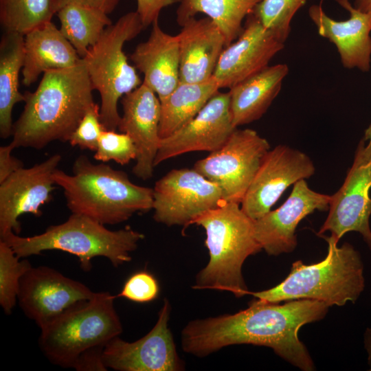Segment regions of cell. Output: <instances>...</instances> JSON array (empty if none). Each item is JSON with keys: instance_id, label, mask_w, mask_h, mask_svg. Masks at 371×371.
<instances>
[{"instance_id": "6da1fadb", "label": "cell", "mask_w": 371, "mask_h": 371, "mask_svg": "<svg viewBox=\"0 0 371 371\" xmlns=\"http://www.w3.org/2000/svg\"><path fill=\"white\" fill-rule=\"evenodd\" d=\"M329 307L309 299L282 304L255 299L247 308L236 313L190 322L181 332L182 349L204 357L232 345L266 346L300 370L312 371L313 361L298 331L305 324L324 319Z\"/></svg>"}, {"instance_id": "7a4b0ae2", "label": "cell", "mask_w": 371, "mask_h": 371, "mask_svg": "<svg viewBox=\"0 0 371 371\" xmlns=\"http://www.w3.org/2000/svg\"><path fill=\"white\" fill-rule=\"evenodd\" d=\"M82 60L72 67L43 73L34 92L27 91L23 111L13 124L14 148L41 149L54 141L68 142L84 115L95 103Z\"/></svg>"}, {"instance_id": "3957f363", "label": "cell", "mask_w": 371, "mask_h": 371, "mask_svg": "<svg viewBox=\"0 0 371 371\" xmlns=\"http://www.w3.org/2000/svg\"><path fill=\"white\" fill-rule=\"evenodd\" d=\"M54 179L72 214L104 225L124 222L137 212L153 209V188L136 185L125 172L93 164L85 155L76 159L71 175L57 168Z\"/></svg>"}, {"instance_id": "277c9868", "label": "cell", "mask_w": 371, "mask_h": 371, "mask_svg": "<svg viewBox=\"0 0 371 371\" xmlns=\"http://www.w3.org/2000/svg\"><path fill=\"white\" fill-rule=\"evenodd\" d=\"M192 224L204 229L210 255L207 265L196 274L192 288L228 291L236 297L249 294L242 267L249 256L262 249L255 236L254 221L240 203L223 201Z\"/></svg>"}, {"instance_id": "5b68a950", "label": "cell", "mask_w": 371, "mask_h": 371, "mask_svg": "<svg viewBox=\"0 0 371 371\" xmlns=\"http://www.w3.org/2000/svg\"><path fill=\"white\" fill-rule=\"evenodd\" d=\"M322 237L328 243L324 260L311 265L297 260L280 284L249 294L258 300L271 303L299 299L315 300L329 306L355 303L365 289L361 255L348 243L338 247V241L333 237Z\"/></svg>"}, {"instance_id": "8992f818", "label": "cell", "mask_w": 371, "mask_h": 371, "mask_svg": "<svg viewBox=\"0 0 371 371\" xmlns=\"http://www.w3.org/2000/svg\"><path fill=\"white\" fill-rule=\"evenodd\" d=\"M144 235L131 227L113 231L82 214H72L63 223L51 225L41 234L22 237L10 232L1 238L19 258L40 254L46 250H60L76 256L82 269L89 271L95 257L109 260L113 266L131 260Z\"/></svg>"}, {"instance_id": "52a82bcc", "label": "cell", "mask_w": 371, "mask_h": 371, "mask_svg": "<svg viewBox=\"0 0 371 371\" xmlns=\"http://www.w3.org/2000/svg\"><path fill=\"white\" fill-rule=\"evenodd\" d=\"M116 296L98 292L89 300L62 314L41 329L39 346L54 364L74 368L80 355L105 347L122 331L114 306Z\"/></svg>"}, {"instance_id": "ba28073f", "label": "cell", "mask_w": 371, "mask_h": 371, "mask_svg": "<svg viewBox=\"0 0 371 371\" xmlns=\"http://www.w3.org/2000/svg\"><path fill=\"white\" fill-rule=\"evenodd\" d=\"M144 28L136 11L128 12L108 26L82 58L93 89L99 92L100 119L106 130L117 129L121 117L119 100L143 82L123 48Z\"/></svg>"}, {"instance_id": "9c48e42d", "label": "cell", "mask_w": 371, "mask_h": 371, "mask_svg": "<svg viewBox=\"0 0 371 371\" xmlns=\"http://www.w3.org/2000/svg\"><path fill=\"white\" fill-rule=\"evenodd\" d=\"M269 150L268 141L256 131L237 128L193 168L219 187L223 201L241 203Z\"/></svg>"}, {"instance_id": "30bf717a", "label": "cell", "mask_w": 371, "mask_h": 371, "mask_svg": "<svg viewBox=\"0 0 371 371\" xmlns=\"http://www.w3.org/2000/svg\"><path fill=\"white\" fill-rule=\"evenodd\" d=\"M370 188L371 144L362 138L342 186L330 196L328 214L317 235L330 232L339 242L349 232H359L371 251Z\"/></svg>"}, {"instance_id": "8fae6325", "label": "cell", "mask_w": 371, "mask_h": 371, "mask_svg": "<svg viewBox=\"0 0 371 371\" xmlns=\"http://www.w3.org/2000/svg\"><path fill=\"white\" fill-rule=\"evenodd\" d=\"M223 202L219 187L196 170L173 169L155 183L153 218L167 226L185 228Z\"/></svg>"}, {"instance_id": "7c38bea8", "label": "cell", "mask_w": 371, "mask_h": 371, "mask_svg": "<svg viewBox=\"0 0 371 371\" xmlns=\"http://www.w3.org/2000/svg\"><path fill=\"white\" fill-rule=\"evenodd\" d=\"M95 294L54 269L32 267L20 280L17 302L24 314L41 329Z\"/></svg>"}, {"instance_id": "4fadbf2b", "label": "cell", "mask_w": 371, "mask_h": 371, "mask_svg": "<svg viewBox=\"0 0 371 371\" xmlns=\"http://www.w3.org/2000/svg\"><path fill=\"white\" fill-rule=\"evenodd\" d=\"M170 311V304L165 299L155 325L145 336L133 342L119 336L110 340L102 355L106 368L118 371L183 370L184 363L168 327Z\"/></svg>"}, {"instance_id": "5bb4252c", "label": "cell", "mask_w": 371, "mask_h": 371, "mask_svg": "<svg viewBox=\"0 0 371 371\" xmlns=\"http://www.w3.org/2000/svg\"><path fill=\"white\" fill-rule=\"evenodd\" d=\"M313 161L304 153L286 145L269 150L241 202L244 212L254 221L268 213L292 184L312 177Z\"/></svg>"}, {"instance_id": "9a60e30c", "label": "cell", "mask_w": 371, "mask_h": 371, "mask_svg": "<svg viewBox=\"0 0 371 371\" xmlns=\"http://www.w3.org/2000/svg\"><path fill=\"white\" fill-rule=\"evenodd\" d=\"M60 160L61 156L55 154L31 168L16 170L0 183V238L10 232L19 234L22 214H42L40 207L52 200L54 174Z\"/></svg>"}, {"instance_id": "2e32d148", "label": "cell", "mask_w": 371, "mask_h": 371, "mask_svg": "<svg viewBox=\"0 0 371 371\" xmlns=\"http://www.w3.org/2000/svg\"><path fill=\"white\" fill-rule=\"evenodd\" d=\"M330 196L311 190L306 179L293 184L290 195L280 207L254 221L255 236L262 249L271 256L294 251L300 222L315 210H328Z\"/></svg>"}, {"instance_id": "e0dca14e", "label": "cell", "mask_w": 371, "mask_h": 371, "mask_svg": "<svg viewBox=\"0 0 371 371\" xmlns=\"http://www.w3.org/2000/svg\"><path fill=\"white\" fill-rule=\"evenodd\" d=\"M236 128L232 121L229 92L218 91L192 120L161 139L155 166L189 152L214 151L226 142Z\"/></svg>"}, {"instance_id": "ac0fdd59", "label": "cell", "mask_w": 371, "mask_h": 371, "mask_svg": "<svg viewBox=\"0 0 371 371\" xmlns=\"http://www.w3.org/2000/svg\"><path fill=\"white\" fill-rule=\"evenodd\" d=\"M284 47L251 12L238 37L223 49L213 77L220 89H231L269 66Z\"/></svg>"}, {"instance_id": "d6986e66", "label": "cell", "mask_w": 371, "mask_h": 371, "mask_svg": "<svg viewBox=\"0 0 371 371\" xmlns=\"http://www.w3.org/2000/svg\"><path fill=\"white\" fill-rule=\"evenodd\" d=\"M122 115L117 126L127 134L137 150L133 174L142 180L153 175L155 159L160 145L161 102L157 94L143 82L121 99Z\"/></svg>"}, {"instance_id": "ffe728a7", "label": "cell", "mask_w": 371, "mask_h": 371, "mask_svg": "<svg viewBox=\"0 0 371 371\" xmlns=\"http://www.w3.org/2000/svg\"><path fill=\"white\" fill-rule=\"evenodd\" d=\"M350 13L346 21H335L324 11L322 3L313 5L308 15L319 36L337 47L342 65L367 72L371 61V15L352 6L349 0H336Z\"/></svg>"}, {"instance_id": "44dd1931", "label": "cell", "mask_w": 371, "mask_h": 371, "mask_svg": "<svg viewBox=\"0 0 371 371\" xmlns=\"http://www.w3.org/2000/svg\"><path fill=\"white\" fill-rule=\"evenodd\" d=\"M181 82H199L213 76L219 57L226 47L224 36L209 18H192L177 34Z\"/></svg>"}, {"instance_id": "7402d4cb", "label": "cell", "mask_w": 371, "mask_h": 371, "mask_svg": "<svg viewBox=\"0 0 371 371\" xmlns=\"http://www.w3.org/2000/svg\"><path fill=\"white\" fill-rule=\"evenodd\" d=\"M130 59L144 74L143 82L157 94L160 101L180 82L178 36L162 30L158 20L152 24L147 41L137 45Z\"/></svg>"}, {"instance_id": "603a6c76", "label": "cell", "mask_w": 371, "mask_h": 371, "mask_svg": "<svg viewBox=\"0 0 371 371\" xmlns=\"http://www.w3.org/2000/svg\"><path fill=\"white\" fill-rule=\"evenodd\" d=\"M81 60L60 29L47 22L24 35L23 84L28 87L46 71L72 67Z\"/></svg>"}, {"instance_id": "cb8c5ba5", "label": "cell", "mask_w": 371, "mask_h": 371, "mask_svg": "<svg viewBox=\"0 0 371 371\" xmlns=\"http://www.w3.org/2000/svg\"><path fill=\"white\" fill-rule=\"evenodd\" d=\"M288 72L286 64L269 65L229 89V110L236 128L262 117L280 93Z\"/></svg>"}, {"instance_id": "d4e9b609", "label": "cell", "mask_w": 371, "mask_h": 371, "mask_svg": "<svg viewBox=\"0 0 371 371\" xmlns=\"http://www.w3.org/2000/svg\"><path fill=\"white\" fill-rule=\"evenodd\" d=\"M220 89L213 76L203 82H180L160 101V137L171 135L192 120Z\"/></svg>"}, {"instance_id": "484cf974", "label": "cell", "mask_w": 371, "mask_h": 371, "mask_svg": "<svg viewBox=\"0 0 371 371\" xmlns=\"http://www.w3.org/2000/svg\"><path fill=\"white\" fill-rule=\"evenodd\" d=\"M24 63V35L4 32L0 42V135H12L14 105L25 101L19 91V77Z\"/></svg>"}, {"instance_id": "4316f807", "label": "cell", "mask_w": 371, "mask_h": 371, "mask_svg": "<svg viewBox=\"0 0 371 371\" xmlns=\"http://www.w3.org/2000/svg\"><path fill=\"white\" fill-rule=\"evenodd\" d=\"M262 0H179L177 21L182 26L198 13L207 15L220 29L226 46L241 33L243 21Z\"/></svg>"}, {"instance_id": "83f0119b", "label": "cell", "mask_w": 371, "mask_h": 371, "mask_svg": "<svg viewBox=\"0 0 371 371\" xmlns=\"http://www.w3.org/2000/svg\"><path fill=\"white\" fill-rule=\"evenodd\" d=\"M56 14L60 22V32L81 58L112 24L107 14L80 4H68Z\"/></svg>"}, {"instance_id": "f1b7e54d", "label": "cell", "mask_w": 371, "mask_h": 371, "mask_svg": "<svg viewBox=\"0 0 371 371\" xmlns=\"http://www.w3.org/2000/svg\"><path fill=\"white\" fill-rule=\"evenodd\" d=\"M53 0H0V23L4 32L26 34L52 21Z\"/></svg>"}, {"instance_id": "f546056e", "label": "cell", "mask_w": 371, "mask_h": 371, "mask_svg": "<svg viewBox=\"0 0 371 371\" xmlns=\"http://www.w3.org/2000/svg\"><path fill=\"white\" fill-rule=\"evenodd\" d=\"M32 267L28 260H20L11 247L0 240V304L5 314L12 313L17 302L20 280Z\"/></svg>"}, {"instance_id": "4dcf8cb0", "label": "cell", "mask_w": 371, "mask_h": 371, "mask_svg": "<svg viewBox=\"0 0 371 371\" xmlns=\"http://www.w3.org/2000/svg\"><path fill=\"white\" fill-rule=\"evenodd\" d=\"M306 0H262L252 13L280 42L284 44L291 32V22Z\"/></svg>"}, {"instance_id": "1f68e13d", "label": "cell", "mask_w": 371, "mask_h": 371, "mask_svg": "<svg viewBox=\"0 0 371 371\" xmlns=\"http://www.w3.org/2000/svg\"><path fill=\"white\" fill-rule=\"evenodd\" d=\"M137 156L133 139L124 133L104 130L102 132L93 157L102 162L113 160L124 166Z\"/></svg>"}, {"instance_id": "d6a6232c", "label": "cell", "mask_w": 371, "mask_h": 371, "mask_svg": "<svg viewBox=\"0 0 371 371\" xmlns=\"http://www.w3.org/2000/svg\"><path fill=\"white\" fill-rule=\"evenodd\" d=\"M100 107L94 103L86 112L69 139L72 146L95 151L102 132L105 129L100 119Z\"/></svg>"}, {"instance_id": "836d02e7", "label": "cell", "mask_w": 371, "mask_h": 371, "mask_svg": "<svg viewBox=\"0 0 371 371\" xmlns=\"http://www.w3.org/2000/svg\"><path fill=\"white\" fill-rule=\"evenodd\" d=\"M159 293V285L155 277L147 271H139L126 280L116 297L137 303H146L155 300Z\"/></svg>"}, {"instance_id": "e575fe53", "label": "cell", "mask_w": 371, "mask_h": 371, "mask_svg": "<svg viewBox=\"0 0 371 371\" xmlns=\"http://www.w3.org/2000/svg\"><path fill=\"white\" fill-rule=\"evenodd\" d=\"M177 0H137V12L141 21L146 27L152 25L158 17L161 10L177 2Z\"/></svg>"}, {"instance_id": "d590c367", "label": "cell", "mask_w": 371, "mask_h": 371, "mask_svg": "<svg viewBox=\"0 0 371 371\" xmlns=\"http://www.w3.org/2000/svg\"><path fill=\"white\" fill-rule=\"evenodd\" d=\"M14 148L11 143L0 147V183L12 173L23 168V163L11 154Z\"/></svg>"}, {"instance_id": "8d00e7d4", "label": "cell", "mask_w": 371, "mask_h": 371, "mask_svg": "<svg viewBox=\"0 0 371 371\" xmlns=\"http://www.w3.org/2000/svg\"><path fill=\"white\" fill-rule=\"evenodd\" d=\"M56 14L63 7L76 3L98 9L109 14L114 10L120 0H53Z\"/></svg>"}, {"instance_id": "74e56055", "label": "cell", "mask_w": 371, "mask_h": 371, "mask_svg": "<svg viewBox=\"0 0 371 371\" xmlns=\"http://www.w3.org/2000/svg\"><path fill=\"white\" fill-rule=\"evenodd\" d=\"M364 346L368 354V363L371 371V326L368 328L364 333Z\"/></svg>"}, {"instance_id": "f35d334b", "label": "cell", "mask_w": 371, "mask_h": 371, "mask_svg": "<svg viewBox=\"0 0 371 371\" xmlns=\"http://www.w3.org/2000/svg\"><path fill=\"white\" fill-rule=\"evenodd\" d=\"M354 7L371 15V0H355Z\"/></svg>"}, {"instance_id": "ab89813d", "label": "cell", "mask_w": 371, "mask_h": 371, "mask_svg": "<svg viewBox=\"0 0 371 371\" xmlns=\"http://www.w3.org/2000/svg\"><path fill=\"white\" fill-rule=\"evenodd\" d=\"M363 138L368 143L371 144V123L366 130Z\"/></svg>"}]
</instances>
